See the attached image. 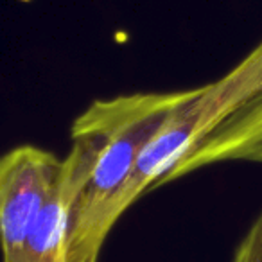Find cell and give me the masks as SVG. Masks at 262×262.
Returning <instances> with one entry per match:
<instances>
[{
	"mask_svg": "<svg viewBox=\"0 0 262 262\" xmlns=\"http://www.w3.org/2000/svg\"><path fill=\"white\" fill-rule=\"evenodd\" d=\"M185 95L137 92L94 101L72 124L70 139L90 151V169L70 219L67 262H97L110 230L124 214L122 201L140 157Z\"/></svg>",
	"mask_w": 262,
	"mask_h": 262,
	"instance_id": "6da1fadb",
	"label": "cell"
},
{
	"mask_svg": "<svg viewBox=\"0 0 262 262\" xmlns=\"http://www.w3.org/2000/svg\"><path fill=\"white\" fill-rule=\"evenodd\" d=\"M233 262H262V212L241 241Z\"/></svg>",
	"mask_w": 262,
	"mask_h": 262,
	"instance_id": "8992f818",
	"label": "cell"
},
{
	"mask_svg": "<svg viewBox=\"0 0 262 262\" xmlns=\"http://www.w3.org/2000/svg\"><path fill=\"white\" fill-rule=\"evenodd\" d=\"M90 169L86 144L72 139V147L63 158L61 174L40 219L34 225L20 262H67L72 207Z\"/></svg>",
	"mask_w": 262,
	"mask_h": 262,
	"instance_id": "277c9868",
	"label": "cell"
},
{
	"mask_svg": "<svg viewBox=\"0 0 262 262\" xmlns=\"http://www.w3.org/2000/svg\"><path fill=\"white\" fill-rule=\"evenodd\" d=\"M221 162L262 164V95L198 144L171 172L167 183Z\"/></svg>",
	"mask_w": 262,
	"mask_h": 262,
	"instance_id": "5b68a950",
	"label": "cell"
},
{
	"mask_svg": "<svg viewBox=\"0 0 262 262\" xmlns=\"http://www.w3.org/2000/svg\"><path fill=\"white\" fill-rule=\"evenodd\" d=\"M63 158L36 146H18L0 162V237L4 262L22 260L26 244L47 205Z\"/></svg>",
	"mask_w": 262,
	"mask_h": 262,
	"instance_id": "3957f363",
	"label": "cell"
},
{
	"mask_svg": "<svg viewBox=\"0 0 262 262\" xmlns=\"http://www.w3.org/2000/svg\"><path fill=\"white\" fill-rule=\"evenodd\" d=\"M262 95V40L228 74L185 90L140 157L122 201L124 212L147 190L167 183L174 167L217 127Z\"/></svg>",
	"mask_w": 262,
	"mask_h": 262,
	"instance_id": "7a4b0ae2",
	"label": "cell"
}]
</instances>
